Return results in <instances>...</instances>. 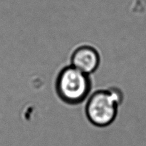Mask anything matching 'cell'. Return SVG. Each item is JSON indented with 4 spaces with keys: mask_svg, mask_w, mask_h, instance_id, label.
Here are the masks:
<instances>
[{
    "mask_svg": "<svg viewBox=\"0 0 146 146\" xmlns=\"http://www.w3.org/2000/svg\"><path fill=\"white\" fill-rule=\"evenodd\" d=\"M123 94L117 88L100 90L92 94L86 106V114L93 125L106 127L116 118Z\"/></svg>",
    "mask_w": 146,
    "mask_h": 146,
    "instance_id": "obj_1",
    "label": "cell"
},
{
    "mask_svg": "<svg viewBox=\"0 0 146 146\" xmlns=\"http://www.w3.org/2000/svg\"><path fill=\"white\" fill-rule=\"evenodd\" d=\"M91 89V80L87 74L72 65L60 71L56 90L58 97L68 104H76L82 102L88 97Z\"/></svg>",
    "mask_w": 146,
    "mask_h": 146,
    "instance_id": "obj_2",
    "label": "cell"
},
{
    "mask_svg": "<svg viewBox=\"0 0 146 146\" xmlns=\"http://www.w3.org/2000/svg\"><path fill=\"white\" fill-rule=\"evenodd\" d=\"M71 65L80 71L89 74L98 68L101 62L96 49L90 45H82L76 49L71 58Z\"/></svg>",
    "mask_w": 146,
    "mask_h": 146,
    "instance_id": "obj_3",
    "label": "cell"
}]
</instances>
